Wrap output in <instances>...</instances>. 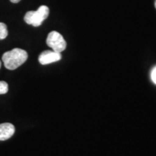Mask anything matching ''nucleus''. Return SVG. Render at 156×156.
<instances>
[{
  "mask_svg": "<svg viewBox=\"0 0 156 156\" xmlns=\"http://www.w3.org/2000/svg\"><path fill=\"white\" fill-rule=\"evenodd\" d=\"M155 8H156V0H155Z\"/></svg>",
  "mask_w": 156,
  "mask_h": 156,
  "instance_id": "obj_11",
  "label": "nucleus"
},
{
  "mask_svg": "<svg viewBox=\"0 0 156 156\" xmlns=\"http://www.w3.org/2000/svg\"><path fill=\"white\" fill-rule=\"evenodd\" d=\"M8 35V31H7V27L5 23H0V40H3L7 38Z\"/></svg>",
  "mask_w": 156,
  "mask_h": 156,
  "instance_id": "obj_6",
  "label": "nucleus"
},
{
  "mask_svg": "<svg viewBox=\"0 0 156 156\" xmlns=\"http://www.w3.org/2000/svg\"><path fill=\"white\" fill-rule=\"evenodd\" d=\"M49 15V9L45 5L41 6L36 11H29L25 15L24 20L28 25L38 27L47 18Z\"/></svg>",
  "mask_w": 156,
  "mask_h": 156,
  "instance_id": "obj_2",
  "label": "nucleus"
},
{
  "mask_svg": "<svg viewBox=\"0 0 156 156\" xmlns=\"http://www.w3.org/2000/svg\"><path fill=\"white\" fill-rule=\"evenodd\" d=\"M62 58L61 53L54 51H45L40 54L38 57V61L40 64L46 65L51 63L59 61Z\"/></svg>",
  "mask_w": 156,
  "mask_h": 156,
  "instance_id": "obj_4",
  "label": "nucleus"
},
{
  "mask_svg": "<svg viewBox=\"0 0 156 156\" xmlns=\"http://www.w3.org/2000/svg\"><path fill=\"white\" fill-rule=\"evenodd\" d=\"M8 92V84L5 81H0V95L6 94Z\"/></svg>",
  "mask_w": 156,
  "mask_h": 156,
  "instance_id": "obj_7",
  "label": "nucleus"
},
{
  "mask_svg": "<svg viewBox=\"0 0 156 156\" xmlns=\"http://www.w3.org/2000/svg\"><path fill=\"white\" fill-rule=\"evenodd\" d=\"M20 1V0H10L11 2L12 3H18Z\"/></svg>",
  "mask_w": 156,
  "mask_h": 156,
  "instance_id": "obj_9",
  "label": "nucleus"
},
{
  "mask_svg": "<svg viewBox=\"0 0 156 156\" xmlns=\"http://www.w3.org/2000/svg\"><path fill=\"white\" fill-rule=\"evenodd\" d=\"M15 128L10 123H3L0 124V141L9 139L15 133Z\"/></svg>",
  "mask_w": 156,
  "mask_h": 156,
  "instance_id": "obj_5",
  "label": "nucleus"
},
{
  "mask_svg": "<svg viewBox=\"0 0 156 156\" xmlns=\"http://www.w3.org/2000/svg\"><path fill=\"white\" fill-rule=\"evenodd\" d=\"M151 80L153 82L154 84L156 85V66L153 67L151 72Z\"/></svg>",
  "mask_w": 156,
  "mask_h": 156,
  "instance_id": "obj_8",
  "label": "nucleus"
},
{
  "mask_svg": "<svg viewBox=\"0 0 156 156\" xmlns=\"http://www.w3.org/2000/svg\"><path fill=\"white\" fill-rule=\"evenodd\" d=\"M28 56V53L25 50L15 48L3 54L2 61L7 69L14 70L24 64Z\"/></svg>",
  "mask_w": 156,
  "mask_h": 156,
  "instance_id": "obj_1",
  "label": "nucleus"
},
{
  "mask_svg": "<svg viewBox=\"0 0 156 156\" xmlns=\"http://www.w3.org/2000/svg\"><path fill=\"white\" fill-rule=\"evenodd\" d=\"M46 44L52 50L58 53H61L67 47V43L63 36L56 31H52L48 35Z\"/></svg>",
  "mask_w": 156,
  "mask_h": 156,
  "instance_id": "obj_3",
  "label": "nucleus"
},
{
  "mask_svg": "<svg viewBox=\"0 0 156 156\" xmlns=\"http://www.w3.org/2000/svg\"><path fill=\"white\" fill-rule=\"evenodd\" d=\"M1 66H2V62L0 61V68H1Z\"/></svg>",
  "mask_w": 156,
  "mask_h": 156,
  "instance_id": "obj_10",
  "label": "nucleus"
}]
</instances>
